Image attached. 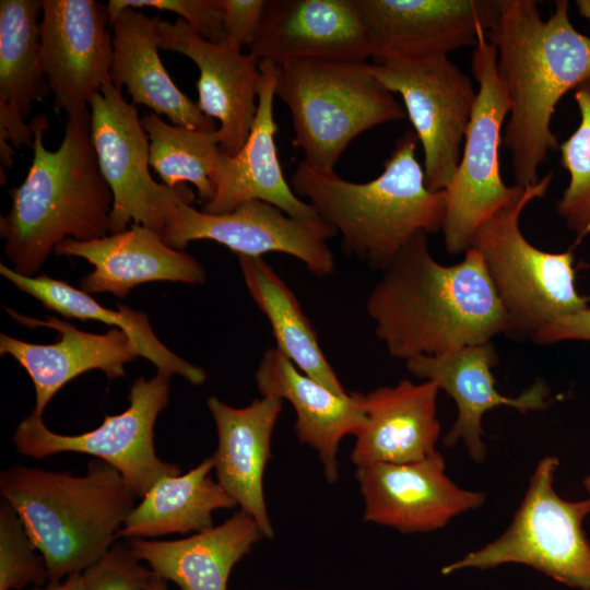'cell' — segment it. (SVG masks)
<instances>
[{"label":"cell","instance_id":"obj_1","mask_svg":"<svg viewBox=\"0 0 590 590\" xmlns=\"http://www.w3.org/2000/svg\"><path fill=\"white\" fill-rule=\"evenodd\" d=\"M445 266L416 234L382 271L366 310L388 353L405 362L491 342L507 320L481 255Z\"/></svg>","mask_w":590,"mask_h":590},{"label":"cell","instance_id":"obj_2","mask_svg":"<svg viewBox=\"0 0 590 590\" xmlns=\"http://www.w3.org/2000/svg\"><path fill=\"white\" fill-rule=\"evenodd\" d=\"M534 0H502L500 14L487 32L497 70L510 101L503 142L511 154L516 185L540 180L550 151L559 148L551 130L556 105L590 79V37L569 17V2L558 0L543 20Z\"/></svg>","mask_w":590,"mask_h":590},{"label":"cell","instance_id":"obj_3","mask_svg":"<svg viewBox=\"0 0 590 590\" xmlns=\"http://www.w3.org/2000/svg\"><path fill=\"white\" fill-rule=\"evenodd\" d=\"M30 126L33 161L24 181L10 190L12 204L0 217V236L12 269L35 276L67 238L85 241L109 235L113 193L91 140L90 108L67 118L55 151L43 142L46 116H36Z\"/></svg>","mask_w":590,"mask_h":590},{"label":"cell","instance_id":"obj_4","mask_svg":"<svg viewBox=\"0 0 590 590\" xmlns=\"http://www.w3.org/2000/svg\"><path fill=\"white\" fill-rule=\"evenodd\" d=\"M417 143L414 131L402 133L382 173L367 182H352L302 161L290 185L341 235L344 251L384 271L416 234L442 228L446 190L427 188Z\"/></svg>","mask_w":590,"mask_h":590},{"label":"cell","instance_id":"obj_5","mask_svg":"<svg viewBox=\"0 0 590 590\" xmlns=\"http://www.w3.org/2000/svg\"><path fill=\"white\" fill-rule=\"evenodd\" d=\"M0 493L43 556L48 582L97 563L117 542L138 498L120 472L99 459L82 476L13 465L1 472Z\"/></svg>","mask_w":590,"mask_h":590},{"label":"cell","instance_id":"obj_6","mask_svg":"<svg viewBox=\"0 0 590 590\" xmlns=\"http://www.w3.org/2000/svg\"><path fill=\"white\" fill-rule=\"evenodd\" d=\"M276 66L275 96L291 113L293 143L316 169L334 172L355 138L406 116L366 61L307 59Z\"/></svg>","mask_w":590,"mask_h":590},{"label":"cell","instance_id":"obj_7","mask_svg":"<svg viewBox=\"0 0 590 590\" xmlns=\"http://www.w3.org/2000/svg\"><path fill=\"white\" fill-rule=\"evenodd\" d=\"M552 179L553 173H547L526 187L518 199L482 222L471 240L504 308L505 335L514 340H533L545 324L589 306L590 298L576 288L573 251H544L520 229L521 213L546 194Z\"/></svg>","mask_w":590,"mask_h":590},{"label":"cell","instance_id":"obj_8","mask_svg":"<svg viewBox=\"0 0 590 590\" xmlns=\"http://www.w3.org/2000/svg\"><path fill=\"white\" fill-rule=\"evenodd\" d=\"M558 463L554 456L544 457L506 531L444 566L441 574L521 564L568 587L590 590V543L582 530L590 498L569 502L556 493L553 483ZM585 483L590 492V477Z\"/></svg>","mask_w":590,"mask_h":590},{"label":"cell","instance_id":"obj_9","mask_svg":"<svg viewBox=\"0 0 590 590\" xmlns=\"http://www.w3.org/2000/svg\"><path fill=\"white\" fill-rule=\"evenodd\" d=\"M473 48L471 69L479 90L462 156L446 190L441 228L450 255L464 253L481 223L512 203L526 188L506 185L500 175L499 146L510 101L498 74L496 49L486 36Z\"/></svg>","mask_w":590,"mask_h":590},{"label":"cell","instance_id":"obj_10","mask_svg":"<svg viewBox=\"0 0 590 590\" xmlns=\"http://www.w3.org/2000/svg\"><path fill=\"white\" fill-rule=\"evenodd\" d=\"M91 140L102 176L113 193L109 234L130 222L164 235L181 202L194 194L185 185L169 188L150 174V140L138 110L110 81L92 98Z\"/></svg>","mask_w":590,"mask_h":590},{"label":"cell","instance_id":"obj_11","mask_svg":"<svg viewBox=\"0 0 590 590\" xmlns=\"http://www.w3.org/2000/svg\"><path fill=\"white\" fill-rule=\"evenodd\" d=\"M169 379L161 371L150 379H135L128 394L130 404L123 412L106 415L102 425L79 435L50 430L32 411L17 425L12 441L21 455L35 459L61 452L94 456L119 471L142 498L161 477L181 472L177 464L161 460L154 446L155 422L169 400Z\"/></svg>","mask_w":590,"mask_h":590},{"label":"cell","instance_id":"obj_12","mask_svg":"<svg viewBox=\"0 0 590 590\" xmlns=\"http://www.w3.org/2000/svg\"><path fill=\"white\" fill-rule=\"evenodd\" d=\"M375 76L401 95L424 153L425 184L447 190L460 162V148L476 92L447 56L392 59L371 64Z\"/></svg>","mask_w":590,"mask_h":590},{"label":"cell","instance_id":"obj_13","mask_svg":"<svg viewBox=\"0 0 590 590\" xmlns=\"http://www.w3.org/2000/svg\"><path fill=\"white\" fill-rule=\"evenodd\" d=\"M335 235V229L320 217H294L271 203L250 200L223 214H209L181 202L162 237L178 250L191 241L205 239L224 245L238 256L286 253L302 261L312 274L323 278L334 270V257L327 240Z\"/></svg>","mask_w":590,"mask_h":590},{"label":"cell","instance_id":"obj_14","mask_svg":"<svg viewBox=\"0 0 590 590\" xmlns=\"http://www.w3.org/2000/svg\"><path fill=\"white\" fill-rule=\"evenodd\" d=\"M376 63L447 56L476 46L495 25L502 0H354Z\"/></svg>","mask_w":590,"mask_h":590},{"label":"cell","instance_id":"obj_15","mask_svg":"<svg viewBox=\"0 0 590 590\" xmlns=\"http://www.w3.org/2000/svg\"><path fill=\"white\" fill-rule=\"evenodd\" d=\"M40 46L55 107L72 117L88 109L110 81L113 36L107 4L95 0H42Z\"/></svg>","mask_w":590,"mask_h":590},{"label":"cell","instance_id":"obj_16","mask_svg":"<svg viewBox=\"0 0 590 590\" xmlns=\"http://www.w3.org/2000/svg\"><path fill=\"white\" fill-rule=\"evenodd\" d=\"M364 497L363 519L402 533H424L480 508L485 495L459 487L447 474L442 456L411 463L356 467Z\"/></svg>","mask_w":590,"mask_h":590},{"label":"cell","instance_id":"obj_17","mask_svg":"<svg viewBox=\"0 0 590 590\" xmlns=\"http://www.w3.org/2000/svg\"><path fill=\"white\" fill-rule=\"evenodd\" d=\"M157 36L161 49L185 55L196 63L200 72L197 104L204 115L220 122V150L237 154L257 113L261 60L226 40L204 39L180 17L174 23L160 20Z\"/></svg>","mask_w":590,"mask_h":590},{"label":"cell","instance_id":"obj_18","mask_svg":"<svg viewBox=\"0 0 590 590\" xmlns=\"http://www.w3.org/2000/svg\"><path fill=\"white\" fill-rule=\"evenodd\" d=\"M250 54L275 64L366 61L373 47L354 0H267Z\"/></svg>","mask_w":590,"mask_h":590},{"label":"cell","instance_id":"obj_19","mask_svg":"<svg viewBox=\"0 0 590 590\" xmlns=\"http://www.w3.org/2000/svg\"><path fill=\"white\" fill-rule=\"evenodd\" d=\"M278 66L260 61V85L257 113L246 142L235 155L219 151L210 179L213 198L202 211L223 214L250 200H261L299 219H317L312 205L302 200L283 176L278 157L273 116Z\"/></svg>","mask_w":590,"mask_h":590},{"label":"cell","instance_id":"obj_20","mask_svg":"<svg viewBox=\"0 0 590 590\" xmlns=\"http://www.w3.org/2000/svg\"><path fill=\"white\" fill-rule=\"evenodd\" d=\"M4 309L26 327L58 332V340L51 344L0 334L1 355L12 356L33 381L36 396L33 411L40 416L52 397L75 377L93 369L102 370L110 379L123 377L125 365L140 356L130 338L118 328L103 334L91 333L54 316L39 320L9 307Z\"/></svg>","mask_w":590,"mask_h":590},{"label":"cell","instance_id":"obj_21","mask_svg":"<svg viewBox=\"0 0 590 590\" xmlns=\"http://www.w3.org/2000/svg\"><path fill=\"white\" fill-rule=\"evenodd\" d=\"M497 362L498 355L491 342L405 362L410 373L436 382L455 400L458 417L446 434L444 444L452 447L462 440L476 463H482L486 457L482 420L487 411L508 405L526 412L547 405L548 391L543 382L534 384L516 398L502 394L496 389L492 373Z\"/></svg>","mask_w":590,"mask_h":590},{"label":"cell","instance_id":"obj_22","mask_svg":"<svg viewBox=\"0 0 590 590\" xmlns=\"http://www.w3.org/2000/svg\"><path fill=\"white\" fill-rule=\"evenodd\" d=\"M262 397L286 400L296 413L298 440L318 453L328 482L339 479L337 455L341 440L359 434L366 424L365 394L337 393L300 371L276 347L262 355L255 374Z\"/></svg>","mask_w":590,"mask_h":590},{"label":"cell","instance_id":"obj_23","mask_svg":"<svg viewBox=\"0 0 590 590\" xmlns=\"http://www.w3.org/2000/svg\"><path fill=\"white\" fill-rule=\"evenodd\" d=\"M54 252L85 259L94 267L80 281L81 290L88 294L110 293L123 298L143 283L201 284L206 278L194 257L170 247L158 233L135 224L91 240L67 238Z\"/></svg>","mask_w":590,"mask_h":590},{"label":"cell","instance_id":"obj_24","mask_svg":"<svg viewBox=\"0 0 590 590\" xmlns=\"http://www.w3.org/2000/svg\"><path fill=\"white\" fill-rule=\"evenodd\" d=\"M206 404L219 437L211 457L216 481L240 510L255 519L263 536L273 539L263 494V473L283 400L267 396L247 406L234 408L210 397Z\"/></svg>","mask_w":590,"mask_h":590},{"label":"cell","instance_id":"obj_25","mask_svg":"<svg viewBox=\"0 0 590 590\" xmlns=\"http://www.w3.org/2000/svg\"><path fill=\"white\" fill-rule=\"evenodd\" d=\"M439 387L432 380H401L365 394L366 424L351 452L356 465L411 463L435 451L440 435Z\"/></svg>","mask_w":590,"mask_h":590},{"label":"cell","instance_id":"obj_26","mask_svg":"<svg viewBox=\"0 0 590 590\" xmlns=\"http://www.w3.org/2000/svg\"><path fill=\"white\" fill-rule=\"evenodd\" d=\"M158 16L149 17L133 8L123 9L110 21L113 62L110 82L127 87L132 104L145 105L165 115L174 126L214 131L213 119L174 83L158 55Z\"/></svg>","mask_w":590,"mask_h":590},{"label":"cell","instance_id":"obj_27","mask_svg":"<svg viewBox=\"0 0 590 590\" xmlns=\"http://www.w3.org/2000/svg\"><path fill=\"white\" fill-rule=\"evenodd\" d=\"M261 533L255 519L243 510L219 526L174 541L133 539V554L156 576L180 590H227L229 574Z\"/></svg>","mask_w":590,"mask_h":590},{"label":"cell","instance_id":"obj_28","mask_svg":"<svg viewBox=\"0 0 590 590\" xmlns=\"http://www.w3.org/2000/svg\"><path fill=\"white\" fill-rule=\"evenodd\" d=\"M42 0L0 1V134L19 149L33 148L25 123L33 103L51 93L40 46Z\"/></svg>","mask_w":590,"mask_h":590},{"label":"cell","instance_id":"obj_29","mask_svg":"<svg viewBox=\"0 0 590 590\" xmlns=\"http://www.w3.org/2000/svg\"><path fill=\"white\" fill-rule=\"evenodd\" d=\"M0 272L15 287L39 300L49 310L66 318L96 320L122 330L139 355L150 361L157 371L181 376L197 386L205 381L206 374L202 368L181 358L160 341L145 312L121 304L115 309L106 308L81 288L45 274L25 276L3 263L0 264Z\"/></svg>","mask_w":590,"mask_h":590},{"label":"cell","instance_id":"obj_30","mask_svg":"<svg viewBox=\"0 0 590 590\" xmlns=\"http://www.w3.org/2000/svg\"><path fill=\"white\" fill-rule=\"evenodd\" d=\"M212 470L210 457L185 474L161 477L133 507L118 539L197 533L213 527L215 510L232 509L237 504L213 480Z\"/></svg>","mask_w":590,"mask_h":590},{"label":"cell","instance_id":"obj_31","mask_svg":"<svg viewBox=\"0 0 590 590\" xmlns=\"http://www.w3.org/2000/svg\"><path fill=\"white\" fill-rule=\"evenodd\" d=\"M238 261L250 296L271 324L275 347L307 376L337 393H347L285 281L262 257L238 256Z\"/></svg>","mask_w":590,"mask_h":590},{"label":"cell","instance_id":"obj_32","mask_svg":"<svg viewBox=\"0 0 590 590\" xmlns=\"http://www.w3.org/2000/svg\"><path fill=\"white\" fill-rule=\"evenodd\" d=\"M141 123L150 140V166L169 188L191 182L204 203L214 196L210 179L220 151L217 129L191 130L168 125L155 113H148Z\"/></svg>","mask_w":590,"mask_h":590},{"label":"cell","instance_id":"obj_33","mask_svg":"<svg viewBox=\"0 0 590 590\" xmlns=\"http://www.w3.org/2000/svg\"><path fill=\"white\" fill-rule=\"evenodd\" d=\"M574 98L580 123L558 148L569 182L556 206L558 216L581 240L590 236V79L574 90Z\"/></svg>","mask_w":590,"mask_h":590},{"label":"cell","instance_id":"obj_34","mask_svg":"<svg viewBox=\"0 0 590 590\" xmlns=\"http://www.w3.org/2000/svg\"><path fill=\"white\" fill-rule=\"evenodd\" d=\"M25 527L9 503L0 504V590L48 583L47 568Z\"/></svg>","mask_w":590,"mask_h":590},{"label":"cell","instance_id":"obj_35","mask_svg":"<svg viewBox=\"0 0 590 590\" xmlns=\"http://www.w3.org/2000/svg\"><path fill=\"white\" fill-rule=\"evenodd\" d=\"M110 21L126 8H153L179 15L204 39L225 40L222 0H110L107 3Z\"/></svg>","mask_w":590,"mask_h":590},{"label":"cell","instance_id":"obj_36","mask_svg":"<svg viewBox=\"0 0 590 590\" xmlns=\"http://www.w3.org/2000/svg\"><path fill=\"white\" fill-rule=\"evenodd\" d=\"M82 574L86 590H148L153 573L140 563L130 546L117 541Z\"/></svg>","mask_w":590,"mask_h":590},{"label":"cell","instance_id":"obj_37","mask_svg":"<svg viewBox=\"0 0 590 590\" xmlns=\"http://www.w3.org/2000/svg\"><path fill=\"white\" fill-rule=\"evenodd\" d=\"M267 0H222L225 40L238 49L253 43Z\"/></svg>","mask_w":590,"mask_h":590},{"label":"cell","instance_id":"obj_38","mask_svg":"<svg viewBox=\"0 0 590 590\" xmlns=\"http://www.w3.org/2000/svg\"><path fill=\"white\" fill-rule=\"evenodd\" d=\"M532 341L539 344L564 341L590 342V306L545 324Z\"/></svg>","mask_w":590,"mask_h":590},{"label":"cell","instance_id":"obj_39","mask_svg":"<svg viewBox=\"0 0 590 590\" xmlns=\"http://www.w3.org/2000/svg\"><path fill=\"white\" fill-rule=\"evenodd\" d=\"M32 590H86L83 574H73L60 582H48Z\"/></svg>","mask_w":590,"mask_h":590},{"label":"cell","instance_id":"obj_40","mask_svg":"<svg viewBox=\"0 0 590 590\" xmlns=\"http://www.w3.org/2000/svg\"><path fill=\"white\" fill-rule=\"evenodd\" d=\"M8 139L3 135H0V156H1V164L5 167H12L13 166V146L12 144H8Z\"/></svg>","mask_w":590,"mask_h":590},{"label":"cell","instance_id":"obj_41","mask_svg":"<svg viewBox=\"0 0 590 590\" xmlns=\"http://www.w3.org/2000/svg\"><path fill=\"white\" fill-rule=\"evenodd\" d=\"M148 590H169L167 587V580L164 578L152 574L149 581Z\"/></svg>","mask_w":590,"mask_h":590},{"label":"cell","instance_id":"obj_42","mask_svg":"<svg viewBox=\"0 0 590 590\" xmlns=\"http://www.w3.org/2000/svg\"><path fill=\"white\" fill-rule=\"evenodd\" d=\"M576 7L579 14L590 22V0H577Z\"/></svg>","mask_w":590,"mask_h":590}]
</instances>
